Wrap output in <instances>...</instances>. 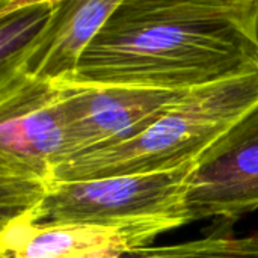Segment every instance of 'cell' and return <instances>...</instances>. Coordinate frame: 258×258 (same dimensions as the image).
<instances>
[{"label": "cell", "mask_w": 258, "mask_h": 258, "mask_svg": "<svg viewBox=\"0 0 258 258\" xmlns=\"http://www.w3.org/2000/svg\"><path fill=\"white\" fill-rule=\"evenodd\" d=\"M57 86L62 89L63 144L54 168L76 156L139 136L192 92L128 86Z\"/></svg>", "instance_id": "5"}, {"label": "cell", "mask_w": 258, "mask_h": 258, "mask_svg": "<svg viewBox=\"0 0 258 258\" xmlns=\"http://www.w3.org/2000/svg\"><path fill=\"white\" fill-rule=\"evenodd\" d=\"M194 163L163 172L51 181L39 204L17 221L92 225L157 237L189 224L184 194Z\"/></svg>", "instance_id": "3"}, {"label": "cell", "mask_w": 258, "mask_h": 258, "mask_svg": "<svg viewBox=\"0 0 258 258\" xmlns=\"http://www.w3.org/2000/svg\"><path fill=\"white\" fill-rule=\"evenodd\" d=\"M258 104V70L194 89L139 136L70 159L51 181L172 171L197 162Z\"/></svg>", "instance_id": "2"}, {"label": "cell", "mask_w": 258, "mask_h": 258, "mask_svg": "<svg viewBox=\"0 0 258 258\" xmlns=\"http://www.w3.org/2000/svg\"><path fill=\"white\" fill-rule=\"evenodd\" d=\"M119 258H258V233L245 237L212 234L168 246H144Z\"/></svg>", "instance_id": "10"}, {"label": "cell", "mask_w": 258, "mask_h": 258, "mask_svg": "<svg viewBox=\"0 0 258 258\" xmlns=\"http://www.w3.org/2000/svg\"><path fill=\"white\" fill-rule=\"evenodd\" d=\"M59 0L0 2V88L12 83L53 18Z\"/></svg>", "instance_id": "9"}, {"label": "cell", "mask_w": 258, "mask_h": 258, "mask_svg": "<svg viewBox=\"0 0 258 258\" xmlns=\"http://www.w3.org/2000/svg\"><path fill=\"white\" fill-rule=\"evenodd\" d=\"M119 2L59 0L53 18L15 80L27 79L47 85L67 83Z\"/></svg>", "instance_id": "7"}, {"label": "cell", "mask_w": 258, "mask_h": 258, "mask_svg": "<svg viewBox=\"0 0 258 258\" xmlns=\"http://www.w3.org/2000/svg\"><path fill=\"white\" fill-rule=\"evenodd\" d=\"M258 209V104L192 166L184 194L187 222L236 219Z\"/></svg>", "instance_id": "6"}, {"label": "cell", "mask_w": 258, "mask_h": 258, "mask_svg": "<svg viewBox=\"0 0 258 258\" xmlns=\"http://www.w3.org/2000/svg\"><path fill=\"white\" fill-rule=\"evenodd\" d=\"M62 89L18 79L0 88L2 228L42 200L63 144Z\"/></svg>", "instance_id": "4"}, {"label": "cell", "mask_w": 258, "mask_h": 258, "mask_svg": "<svg viewBox=\"0 0 258 258\" xmlns=\"http://www.w3.org/2000/svg\"><path fill=\"white\" fill-rule=\"evenodd\" d=\"M154 237L92 225H33L15 221L2 228V258H119Z\"/></svg>", "instance_id": "8"}, {"label": "cell", "mask_w": 258, "mask_h": 258, "mask_svg": "<svg viewBox=\"0 0 258 258\" xmlns=\"http://www.w3.org/2000/svg\"><path fill=\"white\" fill-rule=\"evenodd\" d=\"M258 70V0H121L67 86L194 91Z\"/></svg>", "instance_id": "1"}]
</instances>
